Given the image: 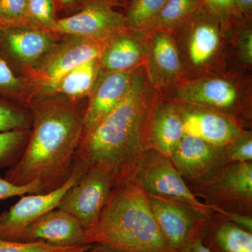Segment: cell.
Segmentation results:
<instances>
[{
    "label": "cell",
    "instance_id": "cell-17",
    "mask_svg": "<svg viewBox=\"0 0 252 252\" xmlns=\"http://www.w3.org/2000/svg\"><path fill=\"white\" fill-rule=\"evenodd\" d=\"M85 230L74 217L57 208L28 226L18 242H42L64 248L84 245Z\"/></svg>",
    "mask_w": 252,
    "mask_h": 252
},
{
    "label": "cell",
    "instance_id": "cell-2",
    "mask_svg": "<svg viewBox=\"0 0 252 252\" xmlns=\"http://www.w3.org/2000/svg\"><path fill=\"white\" fill-rule=\"evenodd\" d=\"M85 109L59 100L33 105L27 145L6 170L5 180L17 186L37 182L41 193L64 185L72 174L84 135Z\"/></svg>",
    "mask_w": 252,
    "mask_h": 252
},
{
    "label": "cell",
    "instance_id": "cell-28",
    "mask_svg": "<svg viewBox=\"0 0 252 252\" xmlns=\"http://www.w3.org/2000/svg\"><path fill=\"white\" fill-rule=\"evenodd\" d=\"M94 245L56 247L42 242H13L0 240V252H88Z\"/></svg>",
    "mask_w": 252,
    "mask_h": 252
},
{
    "label": "cell",
    "instance_id": "cell-3",
    "mask_svg": "<svg viewBox=\"0 0 252 252\" xmlns=\"http://www.w3.org/2000/svg\"><path fill=\"white\" fill-rule=\"evenodd\" d=\"M85 243L122 252H177L159 229L148 196L133 177L114 186L97 223L85 230Z\"/></svg>",
    "mask_w": 252,
    "mask_h": 252
},
{
    "label": "cell",
    "instance_id": "cell-1",
    "mask_svg": "<svg viewBox=\"0 0 252 252\" xmlns=\"http://www.w3.org/2000/svg\"><path fill=\"white\" fill-rule=\"evenodd\" d=\"M151 85L144 64L134 70L124 99L83 135L76 158L99 165L112 175L114 185L133 176L149 148V125L158 96Z\"/></svg>",
    "mask_w": 252,
    "mask_h": 252
},
{
    "label": "cell",
    "instance_id": "cell-38",
    "mask_svg": "<svg viewBox=\"0 0 252 252\" xmlns=\"http://www.w3.org/2000/svg\"><path fill=\"white\" fill-rule=\"evenodd\" d=\"M89 252H122L119 250H116L107 246V245H100V244H95L94 245L93 248L89 251Z\"/></svg>",
    "mask_w": 252,
    "mask_h": 252
},
{
    "label": "cell",
    "instance_id": "cell-8",
    "mask_svg": "<svg viewBox=\"0 0 252 252\" xmlns=\"http://www.w3.org/2000/svg\"><path fill=\"white\" fill-rule=\"evenodd\" d=\"M89 165L75 158L67 182L59 189L44 193L26 194L9 210L0 214V240L18 242L28 226L48 212L57 209L68 190L85 173Z\"/></svg>",
    "mask_w": 252,
    "mask_h": 252
},
{
    "label": "cell",
    "instance_id": "cell-36",
    "mask_svg": "<svg viewBox=\"0 0 252 252\" xmlns=\"http://www.w3.org/2000/svg\"><path fill=\"white\" fill-rule=\"evenodd\" d=\"M177 252H211L203 245L201 240H198L188 247Z\"/></svg>",
    "mask_w": 252,
    "mask_h": 252
},
{
    "label": "cell",
    "instance_id": "cell-25",
    "mask_svg": "<svg viewBox=\"0 0 252 252\" xmlns=\"http://www.w3.org/2000/svg\"><path fill=\"white\" fill-rule=\"evenodd\" d=\"M31 129L0 132V171L18 161L27 145Z\"/></svg>",
    "mask_w": 252,
    "mask_h": 252
},
{
    "label": "cell",
    "instance_id": "cell-29",
    "mask_svg": "<svg viewBox=\"0 0 252 252\" xmlns=\"http://www.w3.org/2000/svg\"><path fill=\"white\" fill-rule=\"evenodd\" d=\"M223 149L224 163L252 162V132L244 130Z\"/></svg>",
    "mask_w": 252,
    "mask_h": 252
},
{
    "label": "cell",
    "instance_id": "cell-34",
    "mask_svg": "<svg viewBox=\"0 0 252 252\" xmlns=\"http://www.w3.org/2000/svg\"><path fill=\"white\" fill-rule=\"evenodd\" d=\"M237 50L239 59L245 65L252 67V32L251 29L243 30L237 37Z\"/></svg>",
    "mask_w": 252,
    "mask_h": 252
},
{
    "label": "cell",
    "instance_id": "cell-13",
    "mask_svg": "<svg viewBox=\"0 0 252 252\" xmlns=\"http://www.w3.org/2000/svg\"><path fill=\"white\" fill-rule=\"evenodd\" d=\"M175 103L185 135L198 137L216 147H224L244 130L243 124L229 116L194 104Z\"/></svg>",
    "mask_w": 252,
    "mask_h": 252
},
{
    "label": "cell",
    "instance_id": "cell-12",
    "mask_svg": "<svg viewBox=\"0 0 252 252\" xmlns=\"http://www.w3.org/2000/svg\"><path fill=\"white\" fill-rule=\"evenodd\" d=\"M142 32L145 36L144 66L151 85L160 91L173 87L185 80L180 55L171 32Z\"/></svg>",
    "mask_w": 252,
    "mask_h": 252
},
{
    "label": "cell",
    "instance_id": "cell-33",
    "mask_svg": "<svg viewBox=\"0 0 252 252\" xmlns=\"http://www.w3.org/2000/svg\"><path fill=\"white\" fill-rule=\"evenodd\" d=\"M31 193H41L37 182H32L23 186L15 185L4 178L0 177V200L14 197L22 196Z\"/></svg>",
    "mask_w": 252,
    "mask_h": 252
},
{
    "label": "cell",
    "instance_id": "cell-39",
    "mask_svg": "<svg viewBox=\"0 0 252 252\" xmlns=\"http://www.w3.org/2000/svg\"><path fill=\"white\" fill-rule=\"evenodd\" d=\"M62 4H71L74 3L76 0H59Z\"/></svg>",
    "mask_w": 252,
    "mask_h": 252
},
{
    "label": "cell",
    "instance_id": "cell-16",
    "mask_svg": "<svg viewBox=\"0 0 252 252\" xmlns=\"http://www.w3.org/2000/svg\"><path fill=\"white\" fill-rule=\"evenodd\" d=\"M50 32L28 23L0 28V53L17 62H36L56 46Z\"/></svg>",
    "mask_w": 252,
    "mask_h": 252
},
{
    "label": "cell",
    "instance_id": "cell-18",
    "mask_svg": "<svg viewBox=\"0 0 252 252\" xmlns=\"http://www.w3.org/2000/svg\"><path fill=\"white\" fill-rule=\"evenodd\" d=\"M135 69L106 72L99 76L85 109L84 134L97 125L124 99L132 84Z\"/></svg>",
    "mask_w": 252,
    "mask_h": 252
},
{
    "label": "cell",
    "instance_id": "cell-21",
    "mask_svg": "<svg viewBox=\"0 0 252 252\" xmlns=\"http://www.w3.org/2000/svg\"><path fill=\"white\" fill-rule=\"evenodd\" d=\"M200 240L211 252H252V233L215 213L205 222Z\"/></svg>",
    "mask_w": 252,
    "mask_h": 252
},
{
    "label": "cell",
    "instance_id": "cell-6",
    "mask_svg": "<svg viewBox=\"0 0 252 252\" xmlns=\"http://www.w3.org/2000/svg\"><path fill=\"white\" fill-rule=\"evenodd\" d=\"M187 185L208 207L252 215V162L225 164L206 178Z\"/></svg>",
    "mask_w": 252,
    "mask_h": 252
},
{
    "label": "cell",
    "instance_id": "cell-5",
    "mask_svg": "<svg viewBox=\"0 0 252 252\" xmlns=\"http://www.w3.org/2000/svg\"><path fill=\"white\" fill-rule=\"evenodd\" d=\"M168 99L212 109L243 124L251 119L250 89L236 78L217 74L181 81L172 87Z\"/></svg>",
    "mask_w": 252,
    "mask_h": 252
},
{
    "label": "cell",
    "instance_id": "cell-19",
    "mask_svg": "<svg viewBox=\"0 0 252 252\" xmlns=\"http://www.w3.org/2000/svg\"><path fill=\"white\" fill-rule=\"evenodd\" d=\"M145 36L142 32L126 31L104 41L99 56L101 69L105 72L133 70L144 64Z\"/></svg>",
    "mask_w": 252,
    "mask_h": 252
},
{
    "label": "cell",
    "instance_id": "cell-32",
    "mask_svg": "<svg viewBox=\"0 0 252 252\" xmlns=\"http://www.w3.org/2000/svg\"><path fill=\"white\" fill-rule=\"evenodd\" d=\"M203 1L209 9L228 23L233 20L240 19L243 15L233 0H203Z\"/></svg>",
    "mask_w": 252,
    "mask_h": 252
},
{
    "label": "cell",
    "instance_id": "cell-4",
    "mask_svg": "<svg viewBox=\"0 0 252 252\" xmlns=\"http://www.w3.org/2000/svg\"><path fill=\"white\" fill-rule=\"evenodd\" d=\"M229 24L203 4L170 32L180 55L184 81L224 69Z\"/></svg>",
    "mask_w": 252,
    "mask_h": 252
},
{
    "label": "cell",
    "instance_id": "cell-9",
    "mask_svg": "<svg viewBox=\"0 0 252 252\" xmlns=\"http://www.w3.org/2000/svg\"><path fill=\"white\" fill-rule=\"evenodd\" d=\"M114 186L112 175L99 165H90L63 197L58 208L74 217L85 230L98 220Z\"/></svg>",
    "mask_w": 252,
    "mask_h": 252
},
{
    "label": "cell",
    "instance_id": "cell-30",
    "mask_svg": "<svg viewBox=\"0 0 252 252\" xmlns=\"http://www.w3.org/2000/svg\"><path fill=\"white\" fill-rule=\"evenodd\" d=\"M27 6L28 0H0V28L28 23Z\"/></svg>",
    "mask_w": 252,
    "mask_h": 252
},
{
    "label": "cell",
    "instance_id": "cell-23",
    "mask_svg": "<svg viewBox=\"0 0 252 252\" xmlns=\"http://www.w3.org/2000/svg\"><path fill=\"white\" fill-rule=\"evenodd\" d=\"M203 4V0H167L155 19L142 32H171Z\"/></svg>",
    "mask_w": 252,
    "mask_h": 252
},
{
    "label": "cell",
    "instance_id": "cell-26",
    "mask_svg": "<svg viewBox=\"0 0 252 252\" xmlns=\"http://www.w3.org/2000/svg\"><path fill=\"white\" fill-rule=\"evenodd\" d=\"M32 124V114L0 96V132L31 129Z\"/></svg>",
    "mask_w": 252,
    "mask_h": 252
},
{
    "label": "cell",
    "instance_id": "cell-31",
    "mask_svg": "<svg viewBox=\"0 0 252 252\" xmlns=\"http://www.w3.org/2000/svg\"><path fill=\"white\" fill-rule=\"evenodd\" d=\"M22 87L7 60L0 53V96L6 98L18 97Z\"/></svg>",
    "mask_w": 252,
    "mask_h": 252
},
{
    "label": "cell",
    "instance_id": "cell-27",
    "mask_svg": "<svg viewBox=\"0 0 252 252\" xmlns=\"http://www.w3.org/2000/svg\"><path fill=\"white\" fill-rule=\"evenodd\" d=\"M28 23L54 32L56 21L54 0H28Z\"/></svg>",
    "mask_w": 252,
    "mask_h": 252
},
{
    "label": "cell",
    "instance_id": "cell-20",
    "mask_svg": "<svg viewBox=\"0 0 252 252\" xmlns=\"http://www.w3.org/2000/svg\"><path fill=\"white\" fill-rule=\"evenodd\" d=\"M185 135L183 124L175 102L159 95L149 125L151 148L170 158Z\"/></svg>",
    "mask_w": 252,
    "mask_h": 252
},
{
    "label": "cell",
    "instance_id": "cell-7",
    "mask_svg": "<svg viewBox=\"0 0 252 252\" xmlns=\"http://www.w3.org/2000/svg\"><path fill=\"white\" fill-rule=\"evenodd\" d=\"M132 177L148 196L182 204L206 218L215 215L190 191L170 158L156 149L149 148L145 152Z\"/></svg>",
    "mask_w": 252,
    "mask_h": 252
},
{
    "label": "cell",
    "instance_id": "cell-10",
    "mask_svg": "<svg viewBox=\"0 0 252 252\" xmlns=\"http://www.w3.org/2000/svg\"><path fill=\"white\" fill-rule=\"evenodd\" d=\"M126 31L125 16L113 8L110 0H89L79 12L57 19L54 32L104 41Z\"/></svg>",
    "mask_w": 252,
    "mask_h": 252
},
{
    "label": "cell",
    "instance_id": "cell-35",
    "mask_svg": "<svg viewBox=\"0 0 252 252\" xmlns=\"http://www.w3.org/2000/svg\"><path fill=\"white\" fill-rule=\"evenodd\" d=\"M217 215L224 217L227 220L238 225L240 228L252 233V215L236 213V212L225 211L217 207H209Z\"/></svg>",
    "mask_w": 252,
    "mask_h": 252
},
{
    "label": "cell",
    "instance_id": "cell-22",
    "mask_svg": "<svg viewBox=\"0 0 252 252\" xmlns=\"http://www.w3.org/2000/svg\"><path fill=\"white\" fill-rule=\"evenodd\" d=\"M100 70L99 59L82 63L63 76L50 91L64 94L72 99L82 98L90 94Z\"/></svg>",
    "mask_w": 252,
    "mask_h": 252
},
{
    "label": "cell",
    "instance_id": "cell-15",
    "mask_svg": "<svg viewBox=\"0 0 252 252\" xmlns=\"http://www.w3.org/2000/svg\"><path fill=\"white\" fill-rule=\"evenodd\" d=\"M104 41L73 36L53 51L38 69L36 77L48 91L51 90L69 71L79 64L99 59Z\"/></svg>",
    "mask_w": 252,
    "mask_h": 252
},
{
    "label": "cell",
    "instance_id": "cell-14",
    "mask_svg": "<svg viewBox=\"0 0 252 252\" xmlns=\"http://www.w3.org/2000/svg\"><path fill=\"white\" fill-rule=\"evenodd\" d=\"M223 147L185 135L170 158L187 184L203 180L225 165Z\"/></svg>",
    "mask_w": 252,
    "mask_h": 252
},
{
    "label": "cell",
    "instance_id": "cell-37",
    "mask_svg": "<svg viewBox=\"0 0 252 252\" xmlns=\"http://www.w3.org/2000/svg\"><path fill=\"white\" fill-rule=\"evenodd\" d=\"M242 14H249L252 11V0H233Z\"/></svg>",
    "mask_w": 252,
    "mask_h": 252
},
{
    "label": "cell",
    "instance_id": "cell-24",
    "mask_svg": "<svg viewBox=\"0 0 252 252\" xmlns=\"http://www.w3.org/2000/svg\"><path fill=\"white\" fill-rule=\"evenodd\" d=\"M167 0H132L125 15L129 31H146Z\"/></svg>",
    "mask_w": 252,
    "mask_h": 252
},
{
    "label": "cell",
    "instance_id": "cell-11",
    "mask_svg": "<svg viewBox=\"0 0 252 252\" xmlns=\"http://www.w3.org/2000/svg\"><path fill=\"white\" fill-rule=\"evenodd\" d=\"M148 199L159 229L175 252L201 239L209 218L182 204L156 197L148 196Z\"/></svg>",
    "mask_w": 252,
    "mask_h": 252
}]
</instances>
